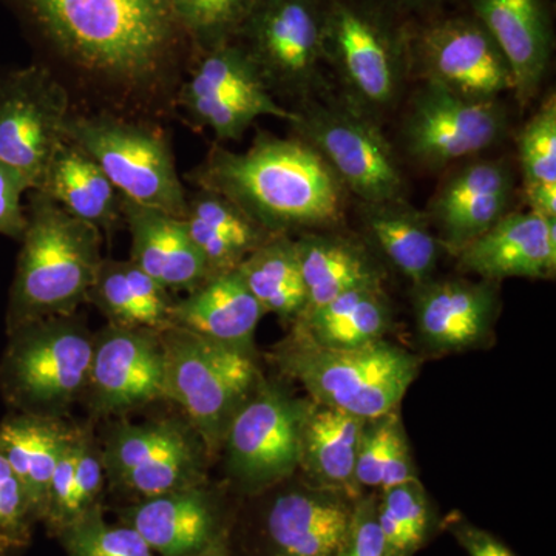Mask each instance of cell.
Listing matches in <instances>:
<instances>
[{
    "instance_id": "cell-31",
    "label": "cell",
    "mask_w": 556,
    "mask_h": 556,
    "mask_svg": "<svg viewBox=\"0 0 556 556\" xmlns=\"http://www.w3.org/2000/svg\"><path fill=\"white\" fill-rule=\"evenodd\" d=\"M182 219L206 262L208 277L239 269L255 249L273 237L232 201L206 189L188 193Z\"/></svg>"
},
{
    "instance_id": "cell-26",
    "label": "cell",
    "mask_w": 556,
    "mask_h": 556,
    "mask_svg": "<svg viewBox=\"0 0 556 556\" xmlns=\"http://www.w3.org/2000/svg\"><path fill=\"white\" fill-rule=\"evenodd\" d=\"M295 240L308 305L317 308L354 289L383 287L386 269L375 252L338 229L311 230Z\"/></svg>"
},
{
    "instance_id": "cell-30",
    "label": "cell",
    "mask_w": 556,
    "mask_h": 556,
    "mask_svg": "<svg viewBox=\"0 0 556 556\" xmlns=\"http://www.w3.org/2000/svg\"><path fill=\"white\" fill-rule=\"evenodd\" d=\"M393 309L383 287L354 289L317 308L305 309L292 334L329 350H354L387 339Z\"/></svg>"
},
{
    "instance_id": "cell-18",
    "label": "cell",
    "mask_w": 556,
    "mask_h": 556,
    "mask_svg": "<svg viewBox=\"0 0 556 556\" xmlns=\"http://www.w3.org/2000/svg\"><path fill=\"white\" fill-rule=\"evenodd\" d=\"M160 332L109 325L94 336L86 393L100 415H121L166 399Z\"/></svg>"
},
{
    "instance_id": "cell-2",
    "label": "cell",
    "mask_w": 556,
    "mask_h": 556,
    "mask_svg": "<svg viewBox=\"0 0 556 556\" xmlns=\"http://www.w3.org/2000/svg\"><path fill=\"white\" fill-rule=\"evenodd\" d=\"M188 179L232 201L269 236L339 229L345 219V188L298 137L260 131L244 152L215 146Z\"/></svg>"
},
{
    "instance_id": "cell-9",
    "label": "cell",
    "mask_w": 556,
    "mask_h": 556,
    "mask_svg": "<svg viewBox=\"0 0 556 556\" xmlns=\"http://www.w3.org/2000/svg\"><path fill=\"white\" fill-rule=\"evenodd\" d=\"M2 367L7 394L24 413L60 417L89 383L94 336L72 316L14 329Z\"/></svg>"
},
{
    "instance_id": "cell-47",
    "label": "cell",
    "mask_w": 556,
    "mask_h": 556,
    "mask_svg": "<svg viewBox=\"0 0 556 556\" xmlns=\"http://www.w3.org/2000/svg\"><path fill=\"white\" fill-rule=\"evenodd\" d=\"M27 546V543H22L20 540H14L0 533V556H11L17 548Z\"/></svg>"
},
{
    "instance_id": "cell-10",
    "label": "cell",
    "mask_w": 556,
    "mask_h": 556,
    "mask_svg": "<svg viewBox=\"0 0 556 556\" xmlns=\"http://www.w3.org/2000/svg\"><path fill=\"white\" fill-rule=\"evenodd\" d=\"M309 405V397L265 378L241 405L222 445L226 470L241 492L262 495L294 478Z\"/></svg>"
},
{
    "instance_id": "cell-8",
    "label": "cell",
    "mask_w": 556,
    "mask_h": 556,
    "mask_svg": "<svg viewBox=\"0 0 556 556\" xmlns=\"http://www.w3.org/2000/svg\"><path fill=\"white\" fill-rule=\"evenodd\" d=\"M361 203L405 199L404 172L378 121L350 102L306 100L289 123Z\"/></svg>"
},
{
    "instance_id": "cell-7",
    "label": "cell",
    "mask_w": 556,
    "mask_h": 556,
    "mask_svg": "<svg viewBox=\"0 0 556 556\" xmlns=\"http://www.w3.org/2000/svg\"><path fill=\"white\" fill-rule=\"evenodd\" d=\"M65 138L97 161L119 195L185 217V185L163 134L112 113H72Z\"/></svg>"
},
{
    "instance_id": "cell-23",
    "label": "cell",
    "mask_w": 556,
    "mask_h": 556,
    "mask_svg": "<svg viewBox=\"0 0 556 556\" xmlns=\"http://www.w3.org/2000/svg\"><path fill=\"white\" fill-rule=\"evenodd\" d=\"M471 16L495 40L515 80L522 108L535 100L546 78L554 33L544 0H470Z\"/></svg>"
},
{
    "instance_id": "cell-17",
    "label": "cell",
    "mask_w": 556,
    "mask_h": 556,
    "mask_svg": "<svg viewBox=\"0 0 556 556\" xmlns=\"http://www.w3.org/2000/svg\"><path fill=\"white\" fill-rule=\"evenodd\" d=\"M265 495L249 556H338L353 500L292 478Z\"/></svg>"
},
{
    "instance_id": "cell-5",
    "label": "cell",
    "mask_w": 556,
    "mask_h": 556,
    "mask_svg": "<svg viewBox=\"0 0 556 556\" xmlns=\"http://www.w3.org/2000/svg\"><path fill=\"white\" fill-rule=\"evenodd\" d=\"M321 58L346 102L378 121L396 105L407 79L409 31L372 0H324Z\"/></svg>"
},
{
    "instance_id": "cell-38",
    "label": "cell",
    "mask_w": 556,
    "mask_h": 556,
    "mask_svg": "<svg viewBox=\"0 0 556 556\" xmlns=\"http://www.w3.org/2000/svg\"><path fill=\"white\" fill-rule=\"evenodd\" d=\"M67 556H159L134 527L110 525L102 507L58 533Z\"/></svg>"
},
{
    "instance_id": "cell-45",
    "label": "cell",
    "mask_w": 556,
    "mask_h": 556,
    "mask_svg": "<svg viewBox=\"0 0 556 556\" xmlns=\"http://www.w3.org/2000/svg\"><path fill=\"white\" fill-rule=\"evenodd\" d=\"M188 556H233L232 529L218 536L211 546Z\"/></svg>"
},
{
    "instance_id": "cell-42",
    "label": "cell",
    "mask_w": 556,
    "mask_h": 556,
    "mask_svg": "<svg viewBox=\"0 0 556 556\" xmlns=\"http://www.w3.org/2000/svg\"><path fill=\"white\" fill-rule=\"evenodd\" d=\"M33 522L36 518L27 492L0 453V533L28 543Z\"/></svg>"
},
{
    "instance_id": "cell-29",
    "label": "cell",
    "mask_w": 556,
    "mask_h": 556,
    "mask_svg": "<svg viewBox=\"0 0 556 556\" xmlns=\"http://www.w3.org/2000/svg\"><path fill=\"white\" fill-rule=\"evenodd\" d=\"M36 190L101 233L112 232L123 222V197L97 161L67 138Z\"/></svg>"
},
{
    "instance_id": "cell-36",
    "label": "cell",
    "mask_w": 556,
    "mask_h": 556,
    "mask_svg": "<svg viewBox=\"0 0 556 556\" xmlns=\"http://www.w3.org/2000/svg\"><path fill=\"white\" fill-rule=\"evenodd\" d=\"M356 478L364 492H382L419 479L399 409L365 420Z\"/></svg>"
},
{
    "instance_id": "cell-40",
    "label": "cell",
    "mask_w": 556,
    "mask_h": 556,
    "mask_svg": "<svg viewBox=\"0 0 556 556\" xmlns=\"http://www.w3.org/2000/svg\"><path fill=\"white\" fill-rule=\"evenodd\" d=\"M105 468L102 456L94 448L93 442L86 433H80L78 457H76L75 473L67 503L62 510L56 526L51 530L58 536L61 530L86 517L90 511L101 506L102 489H104Z\"/></svg>"
},
{
    "instance_id": "cell-33",
    "label": "cell",
    "mask_w": 556,
    "mask_h": 556,
    "mask_svg": "<svg viewBox=\"0 0 556 556\" xmlns=\"http://www.w3.org/2000/svg\"><path fill=\"white\" fill-rule=\"evenodd\" d=\"M170 294L130 260L102 258L87 302L93 303L113 327L160 332L170 327L175 305Z\"/></svg>"
},
{
    "instance_id": "cell-34",
    "label": "cell",
    "mask_w": 556,
    "mask_h": 556,
    "mask_svg": "<svg viewBox=\"0 0 556 556\" xmlns=\"http://www.w3.org/2000/svg\"><path fill=\"white\" fill-rule=\"evenodd\" d=\"M237 270L265 314L291 327L306 309L308 295L291 236L269 237Z\"/></svg>"
},
{
    "instance_id": "cell-28",
    "label": "cell",
    "mask_w": 556,
    "mask_h": 556,
    "mask_svg": "<svg viewBox=\"0 0 556 556\" xmlns=\"http://www.w3.org/2000/svg\"><path fill=\"white\" fill-rule=\"evenodd\" d=\"M361 222L379 254L413 287L434 278L442 249L427 214L405 199L361 203Z\"/></svg>"
},
{
    "instance_id": "cell-15",
    "label": "cell",
    "mask_w": 556,
    "mask_h": 556,
    "mask_svg": "<svg viewBox=\"0 0 556 556\" xmlns=\"http://www.w3.org/2000/svg\"><path fill=\"white\" fill-rule=\"evenodd\" d=\"M506 130L507 113L500 100H468L422 80L408 102L401 135L409 159L441 170L492 148Z\"/></svg>"
},
{
    "instance_id": "cell-21",
    "label": "cell",
    "mask_w": 556,
    "mask_h": 556,
    "mask_svg": "<svg viewBox=\"0 0 556 556\" xmlns=\"http://www.w3.org/2000/svg\"><path fill=\"white\" fill-rule=\"evenodd\" d=\"M119 522L134 527L159 556L197 554L232 529L222 497L204 484L135 501Z\"/></svg>"
},
{
    "instance_id": "cell-22",
    "label": "cell",
    "mask_w": 556,
    "mask_h": 556,
    "mask_svg": "<svg viewBox=\"0 0 556 556\" xmlns=\"http://www.w3.org/2000/svg\"><path fill=\"white\" fill-rule=\"evenodd\" d=\"M459 268L481 280L552 278L556 270V219L507 212L456 255Z\"/></svg>"
},
{
    "instance_id": "cell-41",
    "label": "cell",
    "mask_w": 556,
    "mask_h": 556,
    "mask_svg": "<svg viewBox=\"0 0 556 556\" xmlns=\"http://www.w3.org/2000/svg\"><path fill=\"white\" fill-rule=\"evenodd\" d=\"M338 556H387L378 521V492H365L354 500Z\"/></svg>"
},
{
    "instance_id": "cell-44",
    "label": "cell",
    "mask_w": 556,
    "mask_h": 556,
    "mask_svg": "<svg viewBox=\"0 0 556 556\" xmlns=\"http://www.w3.org/2000/svg\"><path fill=\"white\" fill-rule=\"evenodd\" d=\"M442 529L455 538L468 556H517L504 541L482 529L459 511H453L442 519Z\"/></svg>"
},
{
    "instance_id": "cell-37",
    "label": "cell",
    "mask_w": 556,
    "mask_h": 556,
    "mask_svg": "<svg viewBox=\"0 0 556 556\" xmlns=\"http://www.w3.org/2000/svg\"><path fill=\"white\" fill-rule=\"evenodd\" d=\"M179 31L200 51L236 40L255 0H169Z\"/></svg>"
},
{
    "instance_id": "cell-13",
    "label": "cell",
    "mask_w": 556,
    "mask_h": 556,
    "mask_svg": "<svg viewBox=\"0 0 556 556\" xmlns=\"http://www.w3.org/2000/svg\"><path fill=\"white\" fill-rule=\"evenodd\" d=\"M110 482L135 501L204 484V457L199 434L174 419L121 424L102 452Z\"/></svg>"
},
{
    "instance_id": "cell-20",
    "label": "cell",
    "mask_w": 556,
    "mask_h": 556,
    "mask_svg": "<svg viewBox=\"0 0 556 556\" xmlns=\"http://www.w3.org/2000/svg\"><path fill=\"white\" fill-rule=\"evenodd\" d=\"M495 285L431 278L415 287L413 309L424 348L433 354H453L484 345L500 309Z\"/></svg>"
},
{
    "instance_id": "cell-32",
    "label": "cell",
    "mask_w": 556,
    "mask_h": 556,
    "mask_svg": "<svg viewBox=\"0 0 556 556\" xmlns=\"http://www.w3.org/2000/svg\"><path fill=\"white\" fill-rule=\"evenodd\" d=\"M78 433L65 426L60 417L31 413L0 424V453L24 485L36 521H42L46 515L58 460Z\"/></svg>"
},
{
    "instance_id": "cell-43",
    "label": "cell",
    "mask_w": 556,
    "mask_h": 556,
    "mask_svg": "<svg viewBox=\"0 0 556 556\" xmlns=\"http://www.w3.org/2000/svg\"><path fill=\"white\" fill-rule=\"evenodd\" d=\"M30 186L16 172L0 163V236L21 240L27 225V208L22 199Z\"/></svg>"
},
{
    "instance_id": "cell-12",
    "label": "cell",
    "mask_w": 556,
    "mask_h": 556,
    "mask_svg": "<svg viewBox=\"0 0 556 556\" xmlns=\"http://www.w3.org/2000/svg\"><path fill=\"white\" fill-rule=\"evenodd\" d=\"M177 104L219 141L240 139L263 116L295 119V112L274 100L257 65L236 40L201 51L195 68L177 91Z\"/></svg>"
},
{
    "instance_id": "cell-11",
    "label": "cell",
    "mask_w": 556,
    "mask_h": 556,
    "mask_svg": "<svg viewBox=\"0 0 556 556\" xmlns=\"http://www.w3.org/2000/svg\"><path fill=\"white\" fill-rule=\"evenodd\" d=\"M67 87L43 65L0 72V163L39 188L65 141L72 115Z\"/></svg>"
},
{
    "instance_id": "cell-24",
    "label": "cell",
    "mask_w": 556,
    "mask_h": 556,
    "mask_svg": "<svg viewBox=\"0 0 556 556\" xmlns=\"http://www.w3.org/2000/svg\"><path fill=\"white\" fill-rule=\"evenodd\" d=\"M123 222L131 236V257L139 269L169 292H192L208 278L185 219L123 199Z\"/></svg>"
},
{
    "instance_id": "cell-39",
    "label": "cell",
    "mask_w": 556,
    "mask_h": 556,
    "mask_svg": "<svg viewBox=\"0 0 556 556\" xmlns=\"http://www.w3.org/2000/svg\"><path fill=\"white\" fill-rule=\"evenodd\" d=\"M519 167L526 190L556 188V100L548 97L518 134Z\"/></svg>"
},
{
    "instance_id": "cell-25",
    "label": "cell",
    "mask_w": 556,
    "mask_h": 556,
    "mask_svg": "<svg viewBox=\"0 0 556 556\" xmlns=\"http://www.w3.org/2000/svg\"><path fill=\"white\" fill-rule=\"evenodd\" d=\"M263 316L265 311L236 269L208 277L188 298L175 300L170 327L254 353L255 331Z\"/></svg>"
},
{
    "instance_id": "cell-1",
    "label": "cell",
    "mask_w": 556,
    "mask_h": 556,
    "mask_svg": "<svg viewBox=\"0 0 556 556\" xmlns=\"http://www.w3.org/2000/svg\"><path fill=\"white\" fill-rule=\"evenodd\" d=\"M67 67L124 100L169 91L182 33L169 0H3Z\"/></svg>"
},
{
    "instance_id": "cell-4",
    "label": "cell",
    "mask_w": 556,
    "mask_h": 556,
    "mask_svg": "<svg viewBox=\"0 0 556 556\" xmlns=\"http://www.w3.org/2000/svg\"><path fill=\"white\" fill-rule=\"evenodd\" d=\"M270 361L300 383L311 401L375 419L401 407L420 371V358L383 339L354 350H329L289 331Z\"/></svg>"
},
{
    "instance_id": "cell-27",
    "label": "cell",
    "mask_w": 556,
    "mask_h": 556,
    "mask_svg": "<svg viewBox=\"0 0 556 556\" xmlns=\"http://www.w3.org/2000/svg\"><path fill=\"white\" fill-rule=\"evenodd\" d=\"M364 426L362 417L311 401L300 442L303 481L353 501L364 495L356 478Z\"/></svg>"
},
{
    "instance_id": "cell-16",
    "label": "cell",
    "mask_w": 556,
    "mask_h": 556,
    "mask_svg": "<svg viewBox=\"0 0 556 556\" xmlns=\"http://www.w3.org/2000/svg\"><path fill=\"white\" fill-rule=\"evenodd\" d=\"M409 62L420 79L475 101H497L515 80L495 40L471 14L438 17L409 33Z\"/></svg>"
},
{
    "instance_id": "cell-3",
    "label": "cell",
    "mask_w": 556,
    "mask_h": 556,
    "mask_svg": "<svg viewBox=\"0 0 556 556\" xmlns=\"http://www.w3.org/2000/svg\"><path fill=\"white\" fill-rule=\"evenodd\" d=\"M11 287V331L47 318L73 316L87 302L102 263V233L31 190Z\"/></svg>"
},
{
    "instance_id": "cell-35",
    "label": "cell",
    "mask_w": 556,
    "mask_h": 556,
    "mask_svg": "<svg viewBox=\"0 0 556 556\" xmlns=\"http://www.w3.org/2000/svg\"><path fill=\"white\" fill-rule=\"evenodd\" d=\"M378 521L387 556H416L442 529L441 515L419 479L378 492Z\"/></svg>"
},
{
    "instance_id": "cell-46",
    "label": "cell",
    "mask_w": 556,
    "mask_h": 556,
    "mask_svg": "<svg viewBox=\"0 0 556 556\" xmlns=\"http://www.w3.org/2000/svg\"><path fill=\"white\" fill-rule=\"evenodd\" d=\"M372 2L386 7L387 10L393 11V13H401L405 10L424 9V7L430 5L437 0H372Z\"/></svg>"
},
{
    "instance_id": "cell-6",
    "label": "cell",
    "mask_w": 556,
    "mask_h": 556,
    "mask_svg": "<svg viewBox=\"0 0 556 556\" xmlns=\"http://www.w3.org/2000/svg\"><path fill=\"white\" fill-rule=\"evenodd\" d=\"M166 399L188 416L207 455L222 450L230 420L263 380L254 353L178 327L160 331Z\"/></svg>"
},
{
    "instance_id": "cell-14",
    "label": "cell",
    "mask_w": 556,
    "mask_h": 556,
    "mask_svg": "<svg viewBox=\"0 0 556 556\" xmlns=\"http://www.w3.org/2000/svg\"><path fill=\"white\" fill-rule=\"evenodd\" d=\"M324 0H255L237 38L270 93L309 100L320 83Z\"/></svg>"
},
{
    "instance_id": "cell-19",
    "label": "cell",
    "mask_w": 556,
    "mask_h": 556,
    "mask_svg": "<svg viewBox=\"0 0 556 556\" xmlns=\"http://www.w3.org/2000/svg\"><path fill=\"white\" fill-rule=\"evenodd\" d=\"M514 192V172L506 161L473 160L456 167L427 212L442 249L456 257L507 214Z\"/></svg>"
}]
</instances>
